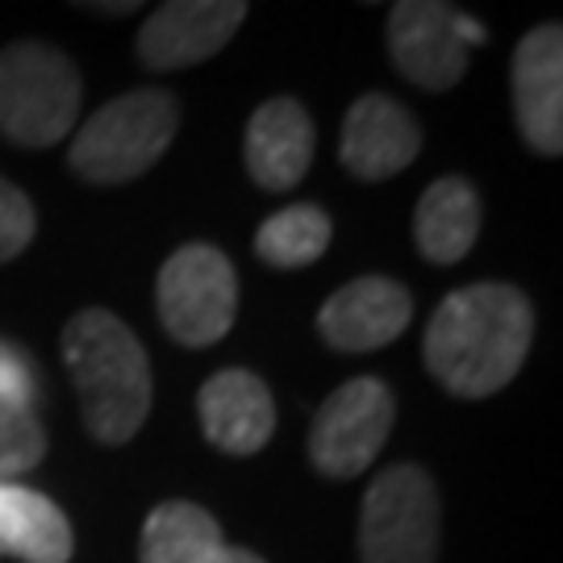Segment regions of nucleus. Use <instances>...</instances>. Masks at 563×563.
Wrapping results in <instances>:
<instances>
[{
    "label": "nucleus",
    "mask_w": 563,
    "mask_h": 563,
    "mask_svg": "<svg viewBox=\"0 0 563 563\" xmlns=\"http://www.w3.org/2000/svg\"><path fill=\"white\" fill-rule=\"evenodd\" d=\"M330 239H334V222L322 205H288L255 230V255L267 267L292 272L322 260Z\"/></svg>",
    "instance_id": "a211bd4d"
},
{
    "label": "nucleus",
    "mask_w": 563,
    "mask_h": 563,
    "mask_svg": "<svg viewBox=\"0 0 563 563\" xmlns=\"http://www.w3.org/2000/svg\"><path fill=\"white\" fill-rule=\"evenodd\" d=\"M422 151L413 113L388 92H363L342 118V167L363 184H380L405 172Z\"/></svg>",
    "instance_id": "9b49d317"
},
{
    "label": "nucleus",
    "mask_w": 563,
    "mask_h": 563,
    "mask_svg": "<svg viewBox=\"0 0 563 563\" xmlns=\"http://www.w3.org/2000/svg\"><path fill=\"white\" fill-rule=\"evenodd\" d=\"M180 130V104L163 88H139L101 104L67 151L71 172L88 184H130L167 155Z\"/></svg>",
    "instance_id": "7ed1b4c3"
},
{
    "label": "nucleus",
    "mask_w": 563,
    "mask_h": 563,
    "mask_svg": "<svg viewBox=\"0 0 563 563\" xmlns=\"http://www.w3.org/2000/svg\"><path fill=\"white\" fill-rule=\"evenodd\" d=\"M88 13H104V18H121V13H139V4L134 0H125V4H84Z\"/></svg>",
    "instance_id": "4be33fe9"
},
{
    "label": "nucleus",
    "mask_w": 563,
    "mask_h": 563,
    "mask_svg": "<svg viewBox=\"0 0 563 563\" xmlns=\"http://www.w3.org/2000/svg\"><path fill=\"white\" fill-rule=\"evenodd\" d=\"M155 305L180 346H213L239 318V272L213 242H188L159 267Z\"/></svg>",
    "instance_id": "423d86ee"
},
{
    "label": "nucleus",
    "mask_w": 563,
    "mask_h": 563,
    "mask_svg": "<svg viewBox=\"0 0 563 563\" xmlns=\"http://www.w3.org/2000/svg\"><path fill=\"white\" fill-rule=\"evenodd\" d=\"M46 455V430L34 401L0 388V476H18L38 467Z\"/></svg>",
    "instance_id": "6ab92c4d"
},
{
    "label": "nucleus",
    "mask_w": 563,
    "mask_h": 563,
    "mask_svg": "<svg viewBox=\"0 0 563 563\" xmlns=\"http://www.w3.org/2000/svg\"><path fill=\"white\" fill-rule=\"evenodd\" d=\"M514 88V118L526 146L543 159L563 155V30L560 25H534L509 67Z\"/></svg>",
    "instance_id": "9d476101"
},
{
    "label": "nucleus",
    "mask_w": 563,
    "mask_h": 563,
    "mask_svg": "<svg viewBox=\"0 0 563 563\" xmlns=\"http://www.w3.org/2000/svg\"><path fill=\"white\" fill-rule=\"evenodd\" d=\"M34 230H38L34 201L21 192L18 184L0 176V263L18 260L21 251L34 242Z\"/></svg>",
    "instance_id": "aec40b11"
},
{
    "label": "nucleus",
    "mask_w": 563,
    "mask_h": 563,
    "mask_svg": "<svg viewBox=\"0 0 563 563\" xmlns=\"http://www.w3.org/2000/svg\"><path fill=\"white\" fill-rule=\"evenodd\" d=\"M63 363L76 384L88 434L104 446L130 443L151 413V360L113 309H80L63 325Z\"/></svg>",
    "instance_id": "f03ea898"
},
{
    "label": "nucleus",
    "mask_w": 563,
    "mask_h": 563,
    "mask_svg": "<svg viewBox=\"0 0 563 563\" xmlns=\"http://www.w3.org/2000/svg\"><path fill=\"white\" fill-rule=\"evenodd\" d=\"M397 418V405L388 384L376 376H355L339 384L309 426V463L325 481H355L363 476L380 446L388 443V430Z\"/></svg>",
    "instance_id": "6e6552de"
},
{
    "label": "nucleus",
    "mask_w": 563,
    "mask_h": 563,
    "mask_svg": "<svg viewBox=\"0 0 563 563\" xmlns=\"http://www.w3.org/2000/svg\"><path fill=\"white\" fill-rule=\"evenodd\" d=\"M76 551L71 522L46 493L0 484V555L21 563H67Z\"/></svg>",
    "instance_id": "f3484780"
},
{
    "label": "nucleus",
    "mask_w": 563,
    "mask_h": 563,
    "mask_svg": "<svg viewBox=\"0 0 563 563\" xmlns=\"http://www.w3.org/2000/svg\"><path fill=\"white\" fill-rule=\"evenodd\" d=\"M313 151H318V130L297 97H272L246 121L242 163L263 192L297 188L313 167Z\"/></svg>",
    "instance_id": "f8f14e48"
},
{
    "label": "nucleus",
    "mask_w": 563,
    "mask_h": 563,
    "mask_svg": "<svg viewBox=\"0 0 563 563\" xmlns=\"http://www.w3.org/2000/svg\"><path fill=\"white\" fill-rule=\"evenodd\" d=\"M534 342V309L522 288L501 280L467 284L446 292L426 325V372L451 397L481 401L501 393L522 372Z\"/></svg>",
    "instance_id": "f257e3e1"
},
{
    "label": "nucleus",
    "mask_w": 563,
    "mask_h": 563,
    "mask_svg": "<svg viewBox=\"0 0 563 563\" xmlns=\"http://www.w3.org/2000/svg\"><path fill=\"white\" fill-rule=\"evenodd\" d=\"M443 505L430 472L418 463L384 467L360 509L363 563H439Z\"/></svg>",
    "instance_id": "39448f33"
},
{
    "label": "nucleus",
    "mask_w": 563,
    "mask_h": 563,
    "mask_svg": "<svg viewBox=\"0 0 563 563\" xmlns=\"http://www.w3.org/2000/svg\"><path fill=\"white\" fill-rule=\"evenodd\" d=\"M246 21L242 0H172L159 4L139 30V63L151 71H180L213 59Z\"/></svg>",
    "instance_id": "1a4fd4ad"
},
{
    "label": "nucleus",
    "mask_w": 563,
    "mask_h": 563,
    "mask_svg": "<svg viewBox=\"0 0 563 563\" xmlns=\"http://www.w3.org/2000/svg\"><path fill=\"white\" fill-rule=\"evenodd\" d=\"M84 84L76 63L51 42H9L0 51V134L46 151L76 130Z\"/></svg>",
    "instance_id": "20e7f679"
},
{
    "label": "nucleus",
    "mask_w": 563,
    "mask_h": 563,
    "mask_svg": "<svg viewBox=\"0 0 563 563\" xmlns=\"http://www.w3.org/2000/svg\"><path fill=\"white\" fill-rule=\"evenodd\" d=\"M0 388H9V393H18V397L38 405V376H34V363L25 360L21 346H9V342H0Z\"/></svg>",
    "instance_id": "412c9836"
},
{
    "label": "nucleus",
    "mask_w": 563,
    "mask_h": 563,
    "mask_svg": "<svg viewBox=\"0 0 563 563\" xmlns=\"http://www.w3.org/2000/svg\"><path fill=\"white\" fill-rule=\"evenodd\" d=\"M409 318H413V297L405 292V284H397L393 276H360L342 284L322 305L318 330L334 351L367 355L401 339Z\"/></svg>",
    "instance_id": "ddd939ff"
},
{
    "label": "nucleus",
    "mask_w": 563,
    "mask_h": 563,
    "mask_svg": "<svg viewBox=\"0 0 563 563\" xmlns=\"http://www.w3.org/2000/svg\"><path fill=\"white\" fill-rule=\"evenodd\" d=\"M139 563H267L222 539L218 518L192 501H163L142 522Z\"/></svg>",
    "instance_id": "2eb2a0df"
},
{
    "label": "nucleus",
    "mask_w": 563,
    "mask_h": 563,
    "mask_svg": "<svg viewBox=\"0 0 563 563\" xmlns=\"http://www.w3.org/2000/svg\"><path fill=\"white\" fill-rule=\"evenodd\" d=\"M488 30L443 0H401L388 13V55L405 80L426 92H451L467 76L472 51Z\"/></svg>",
    "instance_id": "0eeeda50"
},
{
    "label": "nucleus",
    "mask_w": 563,
    "mask_h": 563,
    "mask_svg": "<svg viewBox=\"0 0 563 563\" xmlns=\"http://www.w3.org/2000/svg\"><path fill=\"white\" fill-rule=\"evenodd\" d=\"M481 222V192L463 176H443L426 188L418 209H413V242H418L422 260L451 267V263L467 260V251L476 246Z\"/></svg>",
    "instance_id": "dca6fc26"
},
{
    "label": "nucleus",
    "mask_w": 563,
    "mask_h": 563,
    "mask_svg": "<svg viewBox=\"0 0 563 563\" xmlns=\"http://www.w3.org/2000/svg\"><path fill=\"white\" fill-rule=\"evenodd\" d=\"M205 439L225 455H260L272 430H276V401L272 388L246 372V367H222L201 384L197 397Z\"/></svg>",
    "instance_id": "4468645a"
}]
</instances>
